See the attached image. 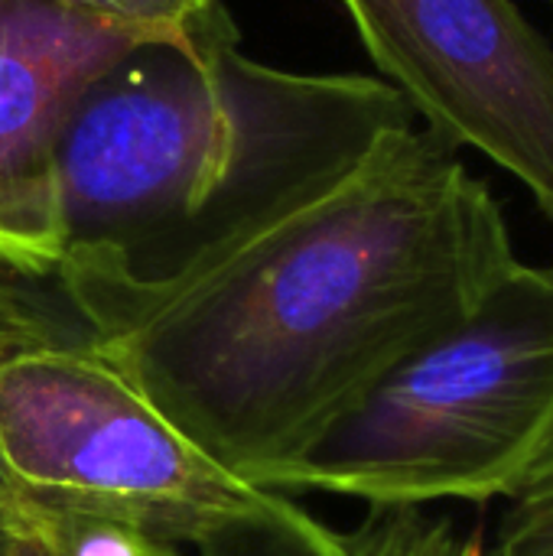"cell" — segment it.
<instances>
[{
    "label": "cell",
    "instance_id": "obj_5",
    "mask_svg": "<svg viewBox=\"0 0 553 556\" xmlns=\"http://www.w3.org/2000/svg\"><path fill=\"white\" fill-rule=\"evenodd\" d=\"M417 121L518 179L553 222V39L518 0H339Z\"/></svg>",
    "mask_w": 553,
    "mask_h": 556
},
{
    "label": "cell",
    "instance_id": "obj_13",
    "mask_svg": "<svg viewBox=\"0 0 553 556\" xmlns=\"http://www.w3.org/2000/svg\"><path fill=\"white\" fill-rule=\"evenodd\" d=\"M10 534H13V528L0 525V556H3V551H7V541H10Z\"/></svg>",
    "mask_w": 553,
    "mask_h": 556
},
{
    "label": "cell",
    "instance_id": "obj_12",
    "mask_svg": "<svg viewBox=\"0 0 553 556\" xmlns=\"http://www.w3.org/2000/svg\"><path fill=\"white\" fill-rule=\"evenodd\" d=\"M108 23H117L140 39L153 42H189L192 29L222 0H65Z\"/></svg>",
    "mask_w": 553,
    "mask_h": 556
},
{
    "label": "cell",
    "instance_id": "obj_7",
    "mask_svg": "<svg viewBox=\"0 0 553 556\" xmlns=\"http://www.w3.org/2000/svg\"><path fill=\"white\" fill-rule=\"evenodd\" d=\"M75 339H91V329L75 313L59 277H26L0 267V362L36 345ZM33 518L0 466V525L20 531Z\"/></svg>",
    "mask_w": 553,
    "mask_h": 556
},
{
    "label": "cell",
    "instance_id": "obj_11",
    "mask_svg": "<svg viewBox=\"0 0 553 556\" xmlns=\"http://www.w3.org/2000/svg\"><path fill=\"white\" fill-rule=\"evenodd\" d=\"M492 556H553V433L505 495Z\"/></svg>",
    "mask_w": 553,
    "mask_h": 556
},
{
    "label": "cell",
    "instance_id": "obj_8",
    "mask_svg": "<svg viewBox=\"0 0 553 556\" xmlns=\"http://www.w3.org/2000/svg\"><path fill=\"white\" fill-rule=\"evenodd\" d=\"M342 544L345 556H492L482 538L427 508H368Z\"/></svg>",
    "mask_w": 553,
    "mask_h": 556
},
{
    "label": "cell",
    "instance_id": "obj_6",
    "mask_svg": "<svg viewBox=\"0 0 553 556\" xmlns=\"http://www.w3.org/2000/svg\"><path fill=\"white\" fill-rule=\"evenodd\" d=\"M153 42L65 0H0V267L59 277L55 150L78 94Z\"/></svg>",
    "mask_w": 553,
    "mask_h": 556
},
{
    "label": "cell",
    "instance_id": "obj_2",
    "mask_svg": "<svg viewBox=\"0 0 553 556\" xmlns=\"http://www.w3.org/2000/svg\"><path fill=\"white\" fill-rule=\"evenodd\" d=\"M411 124L378 75L244 55L218 3L189 42H140L78 94L55 150L59 277H166Z\"/></svg>",
    "mask_w": 553,
    "mask_h": 556
},
{
    "label": "cell",
    "instance_id": "obj_3",
    "mask_svg": "<svg viewBox=\"0 0 553 556\" xmlns=\"http://www.w3.org/2000/svg\"><path fill=\"white\" fill-rule=\"evenodd\" d=\"M553 433V264L518 261L264 492L368 508L505 498Z\"/></svg>",
    "mask_w": 553,
    "mask_h": 556
},
{
    "label": "cell",
    "instance_id": "obj_9",
    "mask_svg": "<svg viewBox=\"0 0 553 556\" xmlns=\"http://www.w3.org/2000/svg\"><path fill=\"white\" fill-rule=\"evenodd\" d=\"M196 556H345L342 531L326 528L303 508L231 525L202 544Z\"/></svg>",
    "mask_w": 553,
    "mask_h": 556
},
{
    "label": "cell",
    "instance_id": "obj_10",
    "mask_svg": "<svg viewBox=\"0 0 553 556\" xmlns=\"http://www.w3.org/2000/svg\"><path fill=\"white\" fill-rule=\"evenodd\" d=\"M3 556H179V551L117 525L36 515L10 534Z\"/></svg>",
    "mask_w": 553,
    "mask_h": 556
},
{
    "label": "cell",
    "instance_id": "obj_14",
    "mask_svg": "<svg viewBox=\"0 0 553 556\" xmlns=\"http://www.w3.org/2000/svg\"><path fill=\"white\" fill-rule=\"evenodd\" d=\"M548 3H551V10H553V0H548Z\"/></svg>",
    "mask_w": 553,
    "mask_h": 556
},
{
    "label": "cell",
    "instance_id": "obj_4",
    "mask_svg": "<svg viewBox=\"0 0 553 556\" xmlns=\"http://www.w3.org/2000/svg\"><path fill=\"white\" fill-rule=\"evenodd\" d=\"M0 466L29 515L117 525L176 551L293 508L173 427L91 339L0 362Z\"/></svg>",
    "mask_w": 553,
    "mask_h": 556
},
{
    "label": "cell",
    "instance_id": "obj_1",
    "mask_svg": "<svg viewBox=\"0 0 553 556\" xmlns=\"http://www.w3.org/2000/svg\"><path fill=\"white\" fill-rule=\"evenodd\" d=\"M515 264L489 182L411 124L166 277L59 283L95 349L261 489Z\"/></svg>",
    "mask_w": 553,
    "mask_h": 556
}]
</instances>
